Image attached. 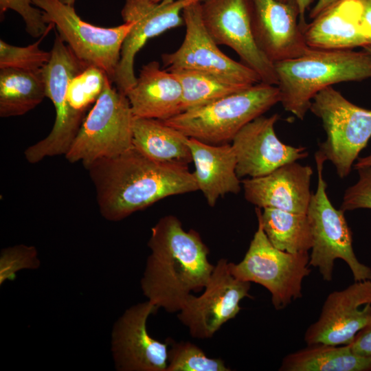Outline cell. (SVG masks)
<instances>
[{"mask_svg": "<svg viewBox=\"0 0 371 371\" xmlns=\"http://www.w3.org/2000/svg\"><path fill=\"white\" fill-rule=\"evenodd\" d=\"M188 139L162 120L134 116L133 146L153 160L188 166L192 162Z\"/></svg>", "mask_w": 371, "mask_h": 371, "instance_id": "cell-23", "label": "cell"}, {"mask_svg": "<svg viewBox=\"0 0 371 371\" xmlns=\"http://www.w3.org/2000/svg\"><path fill=\"white\" fill-rule=\"evenodd\" d=\"M46 97L41 69H0V116L23 115Z\"/></svg>", "mask_w": 371, "mask_h": 371, "instance_id": "cell-25", "label": "cell"}, {"mask_svg": "<svg viewBox=\"0 0 371 371\" xmlns=\"http://www.w3.org/2000/svg\"><path fill=\"white\" fill-rule=\"evenodd\" d=\"M349 345L355 353L361 356L371 357V322L355 335Z\"/></svg>", "mask_w": 371, "mask_h": 371, "instance_id": "cell-34", "label": "cell"}, {"mask_svg": "<svg viewBox=\"0 0 371 371\" xmlns=\"http://www.w3.org/2000/svg\"><path fill=\"white\" fill-rule=\"evenodd\" d=\"M126 96L135 117L166 120L181 113V83L157 61L143 65Z\"/></svg>", "mask_w": 371, "mask_h": 371, "instance_id": "cell-21", "label": "cell"}, {"mask_svg": "<svg viewBox=\"0 0 371 371\" xmlns=\"http://www.w3.org/2000/svg\"><path fill=\"white\" fill-rule=\"evenodd\" d=\"M108 80L86 115L65 159L85 168L95 161L117 156L133 147V113L126 94Z\"/></svg>", "mask_w": 371, "mask_h": 371, "instance_id": "cell-5", "label": "cell"}, {"mask_svg": "<svg viewBox=\"0 0 371 371\" xmlns=\"http://www.w3.org/2000/svg\"><path fill=\"white\" fill-rule=\"evenodd\" d=\"M278 102V86L260 82L162 121L188 137L218 145L232 141L247 124Z\"/></svg>", "mask_w": 371, "mask_h": 371, "instance_id": "cell-4", "label": "cell"}, {"mask_svg": "<svg viewBox=\"0 0 371 371\" xmlns=\"http://www.w3.org/2000/svg\"><path fill=\"white\" fill-rule=\"evenodd\" d=\"M280 102L302 120L317 93L333 85L371 78V55L355 52L309 48L297 58L274 63Z\"/></svg>", "mask_w": 371, "mask_h": 371, "instance_id": "cell-3", "label": "cell"}, {"mask_svg": "<svg viewBox=\"0 0 371 371\" xmlns=\"http://www.w3.org/2000/svg\"><path fill=\"white\" fill-rule=\"evenodd\" d=\"M182 16L186 26L182 44L176 51L161 55L166 70H196L246 86L262 82L253 69L232 59L218 48L203 24L201 1L186 6Z\"/></svg>", "mask_w": 371, "mask_h": 371, "instance_id": "cell-11", "label": "cell"}, {"mask_svg": "<svg viewBox=\"0 0 371 371\" xmlns=\"http://www.w3.org/2000/svg\"><path fill=\"white\" fill-rule=\"evenodd\" d=\"M359 180L345 191L341 208L353 210L359 208L371 209V166L357 169Z\"/></svg>", "mask_w": 371, "mask_h": 371, "instance_id": "cell-33", "label": "cell"}, {"mask_svg": "<svg viewBox=\"0 0 371 371\" xmlns=\"http://www.w3.org/2000/svg\"><path fill=\"white\" fill-rule=\"evenodd\" d=\"M166 371H229L224 361L210 358L198 346L189 341L176 342L168 338Z\"/></svg>", "mask_w": 371, "mask_h": 371, "instance_id": "cell-29", "label": "cell"}, {"mask_svg": "<svg viewBox=\"0 0 371 371\" xmlns=\"http://www.w3.org/2000/svg\"><path fill=\"white\" fill-rule=\"evenodd\" d=\"M318 182L312 194L306 214L313 236L309 265L318 269L323 279L331 281L334 262L342 259L349 266L355 281L371 280V269L361 264L355 255L352 232L344 216V211L336 209L326 193L327 184L323 177V155L315 153Z\"/></svg>", "mask_w": 371, "mask_h": 371, "instance_id": "cell-6", "label": "cell"}, {"mask_svg": "<svg viewBox=\"0 0 371 371\" xmlns=\"http://www.w3.org/2000/svg\"><path fill=\"white\" fill-rule=\"evenodd\" d=\"M359 0H338L310 23H301L309 48L347 50L368 45L361 23Z\"/></svg>", "mask_w": 371, "mask_h": 371, "instance_id": "cell-20", "label": "cell"}, {"mask_svg": "<svg viewBox=\"0 0 371 371\" xmlns=\"http://www.w3.org/2000/svg\"><path fill=\"white\" fill-rule=\"evenodd\" d=\"M40 266L35 247L18 245L3 248L0 256V284L16 279L17 271L36 269Z\"/></svg>", "mask_w": 371, "mask_h": 371, "instance_id": "cell-31", "label": "cell"}, {"mask_svg": "<svg viewBox=\"0 0 371 371\" xmlns=\"http://www.w3.org/2000/svg\"><path fill=\"white\" fill-rule=\"evenodd\" d=\"M361 5V23L363 34L371 47V0H359Z\"/></svg>", "mask_w": 371, "mask_h": 371, "instance_id": "cell-35", "label": "cell"}, {"mask_svg": "<svg viewBox=\"0 0 371 371\" xmlns=\"http://www.w3.org/2000/svg\"><path fill=\"white\" fill-rule=\"evenodd\" d=\"M158 308L147 300L127 308L115 323L111 350L120 371H166L168 342L148 333V317Z\"/></svg>", "mask_w": 371, "mask_h": 371, "instance_id": "cell-15", "label": "cell"}, {"mask_svg": "<svg viewBox=\"0 0 371 371\" xmlns=\"http://www.w3.org/2000/svg\"><path fill=\"white\" fill-rule=\"evenodd\" d=\"M278 119L277 113L259 116L242 128L232 139L239 178L262 177L308 155L305 147L289 146L278 139L274 128Z\"/></svg>", "mask_w": 371, "mask_h": 371, "instance_id": "cell-18", "label": "cell"}, {"mask_svg": "<svg viewBox=\"0 0 371 371\" xmlns=\"http://www.w3.org/2000/svg\"><path fill=\"white\" fill-rule=\"evenodd\" d=\"M150 249L141 288L157 308L178 313L192 291L203 290L214 265L209 249L195 230L183 229L173 215L161 218L152 227Z\"/></svg>", "mask_w": 371, "mask_h": 371, "instance_id": "cell-2", "label": "cell"}, {"mask_svg": "<svg viewBox=\"0 0 371 371\" xmlns=\"http://www.w3.org/2000/svg\"><path fill=\"white\" fill-rule=\"evenodd\" d=\"M255 41L273 63L304 54L307 46L294 1L248 0Z\"/></svg>", "mask_w": 371, "mask_h": 371, "instance_id": "cell-17", "label": "cell"}, {"mask_svg": "<svg viewBox=\"0 0 371 371\" xmlns=\"http://www.w3.org/2000/svg\"><path fill=\"white\" fill-rule=\"evenodd\" d=\"M227 259L214 265L202 294H190L178 312L179 320L194 338L212 337L220 328L234 318L240 310V302L251 297L250 282L235 278Z\"/></svg>", "mask_w": 371, "mask_h": 371, "instance_id": "cell-12", "label": "cell"}, {"mask_svg": "<svg viewBox=\"0 0 371 371\" xmlns=\"http://www.w3.org/2000/svg\"><path fill=\"white\" fill-rule=\"evenodd\" d=\"M150 1H152L153 2H155V3H158V2H159V1H161L162 0H150Z\"/></svg>", "mask_w": 371, "mask_h": 371, "instance_id": "cell-41", "label": "cell"}, {"mask_svg": "<svg viewBox=\"0 0 371 371\" xmlns=\"http://www.w3.org/2000/svg\"><path fill=\"white\" fill-rule=\"evenodd\" d=\"M282 3H289L291 1L295 2L300 11V22L305 23L304 14L306 10L310 7L313 0H278Z\"/></svg>", "mask_w": 371, "mask_h": 371, "instance_id": "cell-36", "label": "cell"}, {"mask_svg": "<svg viewBox=\"0 0 371 371\" xmlns=\"http://www.w3.org/2000/svg\"><path fill=\"white\" fill-rule=\"evenodd\" d=\"M258 220L271 244L291 254L307 253L312 248L313 236L306 214L280 209L256 208Z\"/></svg>", "mask_w": 371, "mask_h": 371, "instance_id": "cell-26", "label": "cell"}, {"mask_svg": "<svg viewBox=\"0 0 371 371\" xmlns=\"http://www.w3.org/2000/svg\"><path fill=\"white\" fill-rule=\"evenodd\" d=\"M310 111L322 120L326 133L319 151L340 178L346 177L371 138V109L354 104L328 87L315 95Z\"/></svg>", "mask_w": 371, "mask_h": 371, "instance_id": "cell-7", "label": "cell"}, {"mask_svg": "<svg viewBox=\"0 0 371 371\" xmlns=\"http://www.w3.org/2000/svg\"><path fill=\"white\" fill-rule=\"evenodd\" d=\"M32 3L42 10L47 23L56 27L58 35L79 60L101 68L114 82L122 45L133 22L98 27L84 21L73 5L60 0H32Z\"/></svg>", "mask_w": 371, "mask_h": 371, "instance_id": "cell-10", "label": "cell"}, {"mask_svg": "<svg viewBox=\"0 0 371 371\" xmlns=\"http://www.w3.org/2000/svg\"><path fill=\"white\" fill-rule=\"evenodd\" d=\"M101 215L119 221L166 197L198 191L188 166L153 160L135 147L85 168Z\"/></svg>", "mask_w": 371, "mask_h": 371, "instance_id": "cell-1", "label": "cell"}, {"mask_svg": "<svg viewBox=\"0 0 371 371\" xmlns=\"http://www.w3.org/2000/svg\"><path fill=\"white\" fill-rule=\"evenodd\" d=\"M371 322V280L355 282L326 299L317 322L306 330L307 345H348Z\"/></svg>", "mask_w": 371, "mask_h": 371, "instance_id": "cell-16", "label": "cell"}, {"mask_svg": "<svg viewBox=\"0 0 371 371\" xmlns=\"http://www.w3.org/2000/svg\"><path fill=\"white\" fill-rule=\"evenodd\" d=\"M88 65L79 60L58 34L49 62L41 69L46 97L56 111L54 126L43 139L27 147L24 156L30 164H37L45 157L65 155L86 115L70 108L67 92L71 80Z\"/></svg>", "mask_w": 371, "mask_h": 371, "instance_id": "cell-9", "label": "cell"}, {"mask_svg": "<svg viewBox=\"0 0 371 371\" xmlns=\"http://www.w3.org/2000/svg\"><path fill=\"white\" fill-rule=\"evenodd\" d=\"M363 49L364 50H366V52H368L371 55V47L370 46L364 47H363Z\"/></svg>", "mask_w": 371, "mask_h": 371, "instance_id": "cell-40", "label": "cell"}, {"mask_svg": "<svg viewBox=\"0 0 371 371\" xmlns=\"http://www.w3.org/2000/svg\"><path fill=\"white\" fill-rule=\"evenodd\" d=\"M108 80L106 73L95 65H88L74 76L67 92V102L71 110L85 115L91 104L95 103L103 92Z\"/></svg>", "mask_w": 371, "mask_h": 371, "instance_id": "cell-28", "label": "cell"}, {"mask_svg": "<svg viewBox=\"0 0 371 371\" xmlns=\"http://www.w3.org/2000/svg\"><path fill=\"white\" fill-rule=\"evenodd\" d=\"M367 166H371V155L363 158H359L356 164H354L356 170L359 168Z\"/></svg>", "mask_w": 371, "mask_h": 371, "instance_id": "cell-38", "label": "cell"}, {"mask_svg": "<svg viewBox=\"0 0 371 371\" xmlns=\"http://www.w3.org/2000/svg\"><path fill=\"white\" fill-rule=\"evenodd\" d=\"M313 170L296 161L262 177L241 181L245 199L257 207H271L306 214L312 193Z\"/></svg>", "mask_w": 371, "mask_h": 371, "instance_id": "cell-19", "label": "cell"}, {"mask_svg": "<svg viewBox=\"0 0 371 371\" xmlns=\"http://www.w3.org/2000/svg\"><path fill=\"white\" fill-rule=\"evenodd\" d=\"M232 275L238 280L265 287L271 294L274 308H285L300 298L304 278L311 272L308 253L291 254L275 247L266 236L261 223L243 259L229 262Z\"/></svg>", "mask_w": 371, "mask_h": 371, "instance_id": "cell-8", "label": "cell"}, {"mask_svg": "<svg viewBox=\"0 0 371 371\" xmlns=\"http://www.w3.org/2000/svg\"><path fill=\"white\" fill-rule=\"evenodd\" d=\"M169 71L177 76L182 87L181 113L250 87L196 70L175 69Z\"/></svg>", "mask_w": 371, "mask_h": 371, "instance_id": "cell-27", "label": "cell"}, {"mask_svg": "<svg viewBox=\"0 0 371 371\" xmlns=\"http://www.w3.org/2000/svg\"><path fill=\"white\" fill-rule=\"evenodd\" d=\"M193 172L199 190L210 207L226 194L240 191L241 181L236 174V157L232 144L214 145L189 137Z\"/></svg>", "mask_w": 371, "mask_h": 371, "instance_id": "cell-22", "label": "cell"}, {"mask_svg": "<svg viewBox=\"0 0 371 371\" xmlns=\"http://www.w3.org/2000/svg\"><path fill=\"white\" fill-rule=\"evenodd\" d=\"M32 5V0H0V12L3 14L9 9L16 12L25 22L26 32L37 38L45 35L54 25L47 23L42 10Z\"/></svg>", "mask_w": 371, "mask_h": 371, "instance_id": "cell-32", "label": "cell"}, {"mask_svg": "<svg viewBox=\"0 0 371 371\" xmlns=\"http://www.w3.org/2000/svg\"><path fill=\"white\" fill-rule=\"evenodd\" d=\"M60 1L65 3H67L71 5H74L76 1V0H60Z\"/></svg>", "mask_w": 371, "mask_h": 371, "instance_id": "cell-39", "label": "cell"}, {"mask_svg": "<svg viewBox=\"0 0 371 371\" xmlns=\"http://www.w3.org/2000/svg\"><path fill=\"white\" fill-rule=\"evenodd\" d=\"M42 41L25 47H19L0 40V69L16 68L24 70H39L46 65L51 57V52L39 48Z\"/></svg>", "mask_w": 371, "mask_h": 371, "instance_id": "cell-30", "label": "cell"}, {"mask_svg": "<svg viewBox=\"0 0 371 371\" xmlns=\"http://www.w3.org/2000/svg\"><path fill=\"white\" fill-rule=\"evenodd\" d=\"M201 14L206 30L218 45L232 48L262 82L278 85L274 63L254 38L248 0H203Z\"/></svg>", "mask_w": 371, "mask_h": 371, "instance_id": "cell-13", "label": "cell"}, {"mask_svg": "<svg viewBox=\"0 0 371 371\" xmlns=\"http://www.w3.org/2000/svg\"><path fill=\"white\" fill-rule=\"evenodd\" d=\"M316 344L286 356L282 371H367L371 370V357L355 353L349 344Z\"/></svg>", "mask_w": 371, "mask_h": 371, "instance_id": "cell-24", "label": "cell"}, {"mask_svg": "<svg viewBox=\"0 0 371 371\" xmlns=\"http://www.w3.org/2000/svg\"><path fill=\"white\" fill-rule=\"evenodd\" d=\"M338 0H318L310 12V18L313 19L329 5Z\"/></svg>", "mask_w": 371, "mask_h": 371, "instance_id": "cell-37", "label": "cell"}, {"mask_svg": "<svg viewBox=\"0 0 371 371\" xmlns=\"http://www.w3.org/2000/svg\"><path fill=\"white\" fill-rule=\"evenodd\" d=\"M203 0H125L121 14L124 23L133 25L124 41L115 73L116 88L126 95L135 84L134 60L147 41L165 31L183 25V10Z\"/></svg>", "mask_w": 371, "mask_h": 371, "instance_id": "cell-14", "label": "cell"}]
</instances>
